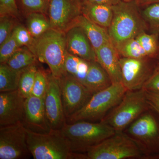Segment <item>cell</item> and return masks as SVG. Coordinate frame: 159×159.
I'll list each match as a JSON object with an SVG mask.
<instances>
[{
    "label": "cell",
    "mask_w": 159,
    "mask_h": 159,
    "mask_svg": "<svg viewBox=\"0 0 159 159\" xmlns=\"http://www.w3.org/2000/svg\"><path fill=\"white\" fill-rule=\"evenodd\" d=\"M50 0H16L19 10L27 16L32 13H41L48 16Z\"/></svg>",
    "instance_id": "83f0119b"
},
{
    "label": "cell",
    "mask_w": 159,
    "mask_h": 159,
    "mask_svg": "<svg viewBox=\"0 0 159 159\" xmlns=\"http://www.w3.org/2000/svg\"><path fill=\"white\" fill-rule=\"evenodd\" d=\"M157 113L159 115V113ZM158 157H159V156Z\"/></svg>",
    "instance_id": "ab89813d"
},
{
    "label": "cell",
    "mask_w": 159,
    "mask_h": 159,
    "mask_svg": "<svg viewBox=\"0 0 159 159\" xmlns=\"http://www.w3.org/2000/svg\"><path fill=\"white\" fill-rule=\"evenodd\" d=\"M128 131L145 150L147 157H151L152 152L159 153V125L152 114H142L131 123Z\"/></svg>",
    "instance_id": "7c38bea8"
},
{
    "label": "cell",
    "mask_w": 159,
    "mask_h": 159,
    "mask_svg": "<svg viewBox=\"0 0 159 159\" xmlns=\"http://www.w3.org/2000/svg\"><path fill=\"white\" fill-rule=\"evenodd\" d=\"M89 63L67 52L65 61L64 74L70 75L84 85Z\"/></svg>",
    "instance_id": "44dd1931"
},
{
    "label": "cell",
    "mask_w": 159,
    "mask_h": 159,
    "mask_svg": "<svg viewBox=\"0 0 159 159\" xmlns=\"http://www.w3.org/2000/svg\"><path fill=\"white\" fill-rule=\"evenodd\" d=\"M158 3H159V0H140L139 4L140 6H146Z\"/></svg>",
    "instance_id": "74e56055"
},
{
    "label": "cell",
    "mask_w": 159,
    "mask_h": 159,
    "mask_svg": "<svg viewBox=\"0 0 159 159\" xmlns=\"http://www.w3.org/2000/svg\"><path fill=\"white\" fill-rule=\"evenodd\" d=\"M142 11V17L147 25L148 31L159 37V3L145 6Z\"/></svg>",
    "instance_id": "f1b7e54d"
},
{
    "label": "cell",
    "mask_w": 159,
    "mask_h": 159,
    "mask_svg": "<svg viewBox=\"0 0 159 159\" xmlns=\"http://www.w3.org/2000/svg\"><path fill=\"white\" fill-rule=\"evenodd\" d=\"M97 61L107 72L112 84L122 83L119 53L111 42L95 51Z\"/></svg>",
    "instance_id": "e0dca14e"
},
{
    "label": "cell",
    "mask_w": 159,
    "mask_h": 159,
    "mask_svg": "<svg viewBox=\"0 0 159 159\" xmlns=\"http://www.w3.org/2000/svg\"><path fill=\"white\" fill-rule=\"evenodd\" d=\"M135 38L144 49L147 57L159 59V37L157 35L143 31Z\"/></svg>",
    "instance_id": "d4e9b609"
},
{
    "label": "cell",
    "mask_w": 159,
    "mask_h": 159,
    "mask_svg": "<svg viewBox=\"0 0 159 159\" xmlns=\"http://www.w3.org/2000/svg\"><path fill=\"white\" fill-rule=\"evenodd\" d=\"M22 70H13L6 63L0 65V92L16 90L18 89L20 77Z\"/></svg>",
    "instance_id": "603a6c76"
},
{
    "label": "cell",
    "mask_w": 159,
    "mask_h": 159,
    "mask_svg": "<svg viewBox=\"0 0 159 159\" xmlns=\"http://www.w3.org/2000/svg\"><path fill=\"white\" fill-rule=\"evenodd\" d=\"M21 47L18 44L12 33L0 45V62L6 63L8 59Z\"/></svg>",
    "instance_id": "1f68e13d"
},
{
    "label": "cell",
    "mask_w": 159,
    "mask_h": 159,
    "mask_svg": "<svg viewBox=\"0 0 159 159\" xmlns=\"http://www.w3.org/2000/svg\"><path fill=\"white\" fill-rule=\"evenodd\" d=\"M82 15L95 24L108 29L112 20V6L103 4H83Z\"/></svg>",
    "instance_id": "ffe728a7"
},
{
    "label": "cell",
    "mask_w": 159,
    "mask_h": 159,
    "mask_svg": "<svg viewBox=\"0 0 159 159\" xmlns=\"http://www.w3.org/2000/svg\"><path fill=\"white\" fill-rule=\"evenodd\" d=\"M122 0H83V4H103L113 6Z\"/></svg>",
    "instance_id": "8d00e7d4"
},
{
    "label": "cell",
    "mask_w": 159,
    "mask_h": 159,
    "mask_svg": "<svg viewBox=\"0 0 159 159\" xmlns=\"http://www.w3.org/2000/svg\"><path fill=\"white\" fill-rule=\"evenodd\" d=\"M37 69L35 64L24 69L21 74L18 90L25 98L31 95Z\"/></svg>",
    "instance_id": "4316f807"
},
{
    "label": "cell",
    "mask_w": 159,
    "mask_h": 159,
    "mask_svg": "<svg viewBox=\"0 0 159 159\" xmlns=\"http://www.w3.org/2000/svg\"><path fill=\"white\" fill-rule=\"evenodd\" d=\"M32 52L40 62L48 66L51 74L59 79L64 74L67 51L64 32L51 28L35 39Z\"/></svg>",
    "instance_id": "3957f363"
},
{
    "label": "cell",
    "mask_w": 159,
    "mask_h": 159,
    "mask_svg": "<svg viewBox=\"0 0 159 159\" xmlns=\"http://www.w3.org/2000/svg\"><path fill=\"white\" fill-rule=\"evenodd\" d=\"M83 0H50L48 16L51 28L66 33L82 15Z\"/></svg>",
    "instance_id": "30bf717a"
},
{
    "label": "cell",
    "mask_w": 159,
    "mask_h": 159,
    "mask_svg": "<svg viewBox=\"0 0 159 159\" xmlns=\"http://www.w3.org/2000/svg\"><path fill=\"white\" fill-rule=\"evenodd\" d=\"M122 1L125 2H135L139 3L140 0H122Z\"/></svg>",
    "instance_id": "f35d334b"
},
{
    "label": "cell",
    "mask_w": 159,
    "mask_h": 159,
    "mask_svg": "<svg viewBox=\"0 0 159 159\" xmlns=\"http://www.w3.org/2000/svg\"><path fill=\"white\" fill-rule=\"evenodd\" d=\"M67 51L89 61H97L96 52L82 28L74 26L66 33Z\"/></svg>",
    "instance_id": "2e32d148"
},
{
    "label": "cell",
    "mask_w": 159,
    "mask_h": 159,
    "mask_svg": "<svg viewBox=\"0 0 159 159\" xmlns=\"http://www.w3.org/2000/svg\"><path fill=\"white\" fill-rule=\"evenodd\" d=\"M146 97L150 108L159 113V93L145 91Z\"/></svg>",
    "instance_id": "d590c367"
},
{
    "label": "cell",
    "mask_w": 159,
    "mask_h": 159,
    "mask_svg": "<svg viewBox=\"0 0 159 159\" xmlns=\"http://www.w3.org/2000/svg\"><path fill=\"white\" fill-rule=\"evenodd\" d=\"M115 47L120 57L132 58L148 57L136 38L125 40Z\"/></svg>",
    "instance_id": "484cf974"
},
{
    "label": "cell",
    "mask_w": 159,
    "mask_h": 159,
    "mask_svg": "<svg viewBox=\"0 0 159 159\" xmlns=\"http://www.w3.org/2000/svg\"><path fill=\"white\" fill-rule=\"evenodd\" d=\"M159 59L120 57L122 83L127 90L142 89Z\"/></svg>",
    "instance_id": "ba28073f"
},
{
    "label": "cell",
    "mask_w": 159,
    "mask_h": 159,
    "mask_svg": "<svg viewBox=\"0 0 159 159\" xmlns=\"http://www.w3.org/2000/svg\"><path fill=\"white\" fill-rule=\"evenodd\" d=\"M26 28L34 38H37L51 29L48 16L41 13H32L26 16Z\"/></svg>",
    "instance_id": "cb8c5ba5"
},
{
    "label": "cell",
    "mask_w": 159,
    "mask_h": 159,
    "mask_svg": "<svg viewBox=\"0 0 159 159\" xmlns=\"http://www.w3.org/2000/svg\"><path fill=\"white\" fill-rule=\"evenodd\" d=\"M19 11L16 0H0V15L11 16L17 19Z\"/></svg>",
    "instance_id": "836d02e7"
},
{
    "label": "cell",
    "mask_w": 159,
    "mask_h": 159,
    "mask_svg": "<svg viewBox=\"0 0 159 159\" xmlns=\"http://www.w3.org/2000/svg\"><path fill=\"white\" fill-rule=\"evenodd\" d=\"M46 114L51 129H61L66 123L64 112L59 79L50 72L44 98Z\"/></svg>",
    "instance_id": "4fadbf2b"
},
{
    "label": "cell",
    "mask_w": 159,
    "mask_h": 159,
    "mask_svg": "<svg viewBox=\"0 0 159 159\" xmlns=\"http://www.w3.org/2000/svg\"><path fill=\"white\" fill-rule=\"evenodd\" d=\"M126 91L122 83L112 84L107 88L94 94L82 108L66 119L67 122L101 121L119 104Z\"/></svg>",
    "instance_id": "277c9868"
},
{
    "label": "cell",
    "mask_w": 159,
    "mask_h": 159,
    "mask_svg": "<svg viewBox=\"0 0 159 159\" xmlns=\"http://www.w3.org/2000/svg\"><path fill=\"white\" fill-rule=\"evenodd\" d=\"M16 19L11 16H0V45L9 37L17 25Z\"/></svg>",
    "instance_id": "d6a6232c"
},
{
    "label": "cell",
    "mask_w": 159,
    "mask_h": 159,
    "mask_svg": "<svg viewBox=\"0 0 159 159\" xmlns=\"http://www.w3.org/2000/svg\"><path fill=\"white\" fill-rule=\"evenodd\" d=\"M38 61L35 54L29 48L22 47L20 48L6 63L13 70L20 71L37 64Z\"/></svg>",
    "instance_id": "7402d4cb"
},
{
    "label": "cell",
    "mask_w": 159,
    "mask_h": 159,
    "mask_svg": "<svg viewBox=\"0 0 159 159\" xmlns=\"http://www.w3.org/2000/svg\"><path fill=\"white\" fill-rule=\"evenodd\" d=\"M0 127V159L26 158L31 154L22 122Z\"/></svg>",
    "instance_id": "9c48e42d"
},
{
    "label": "cell",
    "mask_w": 159,
    "mask_h": 159,
    "mask_svg": "<svg viewBox=\"0 0 159 159\" xmlns=\"http://www.w3.org/2000/svg\"><path fill=\"white\" fill-rule=\"evenodd\" d=\"M142 89L159 93V60L152 74L144 84Z\"/></svg>",
    "instance_id": "e575fe53"
},
{
    "label": "cell",
    "mask_w": 159,
    "mask_h": 159,
    "mask_svg": "<svg viewBox=\"0 0 159 159\" xmlns=\"http://www.w3.org/2000/svg\"><path fill=\"white\" fill-rule=\"evenodd\" d=\"M26 131L28 147L34 159H87L72 151L70 142L61 129L38 133L26 128Z\"/></svg>",
    "instance_id": "6da1fadb"
},
{
    "label": "cell",
    "mask_w": 159,
    "mask_h": 159,
    "mask_svg": "<svg viewBox=\"0 0 159 159\" xmlns=\"http://www.w3.org/2000/svg\"><path fill=\"white\" fill-rule=\"evenodd\" d=\"M12 34L20 47H27L32 51L35 38L31 35L26 27L17 24L12 31Z\"/></svg>",
    "instance_id": "4dcf8cb0"
},
{
    "label": "cell",
    "mask_w": 159,
    "mask_h": 159,
    "mask_svg": "<svg viewBox=\"0 0 159 159\" xmlns=\"http://www.w3.org/2000/svg\"><path fill=\"white\" fill-rule=\"evenodd\" d=\"M76 25L82 28L95 51L111 42L108 29L91 21L83 15L78 18Z\"/></svg>",
    "instance_id": "d6986e66"
},
{
    "label": "cell",
    "mask_w": 159,
    "mask_h": 159,
    "mask_svg": "<svg viewBox=\"0 0 159 159\" xmlns=\"http://www.w3.org/2000/svg\"><path fill=\"white\" fill-rule=\"evenodd\" d=\"M140 7L137 2L122 1L112 6L113 15L108 31L115 47L148 31Z\"/></svg>",
    "instance_id": "7a4b0ae2"
},
{
    "label": "cell",
    "mask_w": 159,
    "mask_h": 159,
    "mask_svg": "<svg viewBox=\"0 0 159 159\" xmlns=\"http://www.w3.org/2000/svg\"><path fill=\"white\" fill-rule=\"evenodd\" d=\"M26 98L18 90L0 93V126L22 122Z\"/></svg>",
    "instance_id": "5bb4252c"
},
{
    "label": "cell",
    "mask_w": 159,
    "mask_h": 159,
    "mask_svg": "<svg viewBox=\"0 0 159 159\" xmlns=\"http://www.w3.org/2000/svg\"><path fill=\"white\" fill-rule=\"evenodd\" d=\"M59 80L66 120L82 108L93 94L82 83L69 74L65 73Z\"/></svg>",
    "instance_id": "8fae6325"
},
{
    "label": "cell",
    "mask_w": 159,
    "mask_h": 159,
    "mask_svg": "<svg viewBox=\"0 0 159 159\" xmlns=\"http://www.w3.org/2000/svg\"><path fill=\"white\" fill-rule=\"evenodd\" d=\"M22 123L26 128L36 132L47 133L51 130L44 98L32 95L26 98Z\"/></svg>",
    "instance_id": "9a60e30c"
},
{
    "label": "cell",
    "mask_w": 159,
    "mask_h": 159,
    "mask_svg": "<svg viewBox=\"0 0 159 159\" xmlns=\"http://www.w3.org/2000/svg\"><path fill=\"white\" fill-rule=\"evenodd\" d=\"M89 159H123L147 157L142 146L122 131L116 133L86 151Z\"/></svg>",
    "instance_id": "8992f818"
},
{
    "label": "cell",
    "mask_w": 159,
    "mask_h": 159,
    "mask_svg": "<svg viewBox=\"0 0 159 159\" xmlns=\"http://www.w3.org/2000/svg\"><path fill=\"white\" fill-rule=\"evenodd\" d=\"M112 84L109 75L97 61H90L84 85L94 94L107 88Z\"/></svg>",
    "instance_id": "ac0fdd59"
},
{
    "label": "cell",
    "mask_w": 159,
    "mask_h": 159,
    "mask_svg": "<svg viewBox=\"0 0 159 159\" xmlns=\"http://www.w3.org/2000/svg\"><path fill=\"white\" fill-rule=\"evenodd\" d=\"M49 74L43 69L38 68L31 95L44 98L48 85Z\"/></svg>",
    "instance_id": "f546056e"
},
{
    "label": "cell",
    "mask_w": 159,
    "mask_h": 159,
    "mask_svg": "<svg viewBox=\"0 0 159 159\" xmlns=\"http://www.w3.org/2000/svg\"><path fill=\"white\" fill-rule=\"evenodd\" d=\"M149 108L145 90H127L119 104L100 121L108 124L116 131H122Z\"/></svg>",
    "instance_id": "52a82bcc"
},
{
    "label": "cell",
    "mask_w": 159,
    "mask_h": 159,
    "mask_svg": "<svg viewBox=\"0 0 159 159\" xmlns=\"http://www.w3.org/2000/svg\"><path fill=\"white\" fill-rule=\"evenodd\" d=\"M61 130L70 142L72 150L75 152L87 151L116 132L113 127L101 121L66 123Z\"/></svg>",
    "instance_id": "5b68a950"
}]
</instances>
